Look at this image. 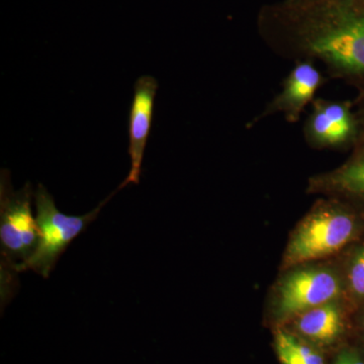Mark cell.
<instances>
[{
  "label": "cell",
  "mask_w": 364,
  "mask_h": 364,
  "mask_svg": "<svg viewBox=\"0 0 364 364\" xmlns=\"http://www.w3.org/2000/svg\"><path fill=\"white\" fill-rule=\"evenodd\" d=\"M358 109L356 111V114H358L359 123V138L355 148H364V97H358Z\"/></svg>",
  "instance_id": "obj_13"
},
{
  "label": "cell",
  "mask_w": 364,
  "mask_h": 364,
  "mask_svg": "<svg viewBox=\"0 0 364 364\" xmlns=\"http://www.w3.org/2000/svg\"><path fill=\"white\" fill-rule=\"evenodd\" d=\"M324 80L322 73L314 65L312 60H299L293 70L284 79L282 91L256 119L259 121L262 117L280 112L289 123H296L306 105L313 102L316 92Z\"/></svg>",
  "instance_id": "obj_8"
},
{
  "label": "cell",
  "mask_w": 364,
  "mask_h": 364,
  "mask_svg": "<svg viewBox=\"0 0 364 364\" xmlns=\"http://www.w3.org/2000/svg\"><path fill=\"white\" fill-rule=\"evenodd\" d=\"M156 78L150 75L141 76L134 85V97L129 116V155L131 169L128 176L119 188H124L130 183L139 184L144 153L152 126L154 100L158 90Z\"/></svg>",
  "instance_id": "obj_7"
},
{
  "label": "cell",
  "mask_w": 364,
  "mask_h": 364,
  "mask_svg": "<svg viewBox=\"0 0 364 364\" xmlns=\"http://www.w3.org/2000/svg\"><path fill=\"white\" fill-rule=\"evenodd\" d=\"M275 345L287 349L294 358L305 364H324L322 356L312 350L310 347L301 343L294 337L287 333L279 331L275 338Z\"/></svg>",
  "instance_id": "obj_12"
},
{
  "label": "cell",
  "mask_w": 364,
  "mask_h": 364,
  "mask_svg": "<svg viewBox=\"0 0 364 364\" xmlns=\"http://www.w3.org/2000/svg\"><path fill=\"white\" fill-rule=\"evenodd\" d=\"M121 189L117 188L87 214L70 215L60 212L51 193L40 183L33 196L37 210L36 219L40 229V240L33 255L18 268V273L33 270L44 279H48L71 242L83 233L91 223L95 221L102 208Z\"/></svg>",
  "instance_id": "obj_4"
},
{
  "label": "cell",
  "mask_w": 364,
  "mask_h": 364,
  "mask_svg": "<svg viewBox=\"0 0 364 364\" xmlns=\"http://www.w3.org/2000/svg\"><path fill=\"white\" fill-rule=\"evenodd\" d=\"M360 1H361V2H363V4H364V0H360Z\"/></svg>",
  "instance_id": "obj_16"
},
{
  "label": "cell",
  "mask_w": 364,
  "mask_h": 364,
  "mask_svg": "<svg viewBox=\"0 0 364 364\" xmlns=\"http://www.w3.org/2000/svg\"><path fill=\"white\" fill-rule=\"evenodd\" d=\"M277 346V354H279V358L280 363L282 364H305L301 363V361L298 360L296 358H294L287 349L282 348V347Z\"/></svg>",
  "instance_id": "obj_15"
},
{
  "label": "cell",
  "mask_w": 364,
  "mask_h": 364,
  "mask_svg": "<svg viewBox=\"0 0 364 364\" xmlns=\"http://www.w3.org/2000/svg\"><path fill=\"white\" fill-rule=\"evenodd\" d=\"M314 188L341 196L361 214L364 213V148H355L353 155L331 173L318 177Z\"/></svg>",
  "instance_id": "obj_9"
},
{
  "label": "cell",
  "mask_w": 364,
  "mask_h": 364,
  "mask_svg": "<svg viewBox=\"0 0 364 364\" xmlns=\"http://www.w3.org/2000/svg\"><path fill=\"white\" fill-rule=\"evenodd\" d=\"M341 293L336 275L325 269H301L284 279L279 289L277 314L289 318L329 303Z\"/></svg>",
  "instance_id": "obj_6"
},
{
  "label": "cell",
  "mask_w": 364,
  "mask_h": 364,
  "mask_svg": "<svg viewBox=\"0 0 364 364\" xmlns=\"http://www.w3.org/2000/svg\"><path fill=\"white\" fill-rule=\"evenodd\" d=\"M304 134L313 147L355 148L359 138L358 114L351 102L318 98L313 102Z\"/></svg>",
  "instance_id": "obj_5"
},
{
  "label": "cell",
  "mask_w": 364,
  "mask_h": 364,
  "mask_svg": "<svg viewBox=\"0 0 364 364\" xmlns=\"http://www.w3.org/2000/svg\"><path fill=\"white\" fill-rule=\"evenodd\" d=\"M360 213L350 205L327 203L304 220L291 237L287 265L317 260L338 252L358 236Z\"/></svg>",
  "instance_id": "obj_3"
},
{
  "label": "cell",
  "mask_w": 364,
  "mask_h": 364,
  "mask_svg": "<svg viewBox=\"0 0 364 364\" xmlns=\"http://www.w3.org/2000/svg\"><path fill=\"white\" fill-rule=\"evenodd\" d=\"M299 331L314 341L330 343L342 329L341 314L334 304H325L301 314Z\"/></svg>",
  "instance_id": "obj_10"
},
{
  "label": "cell",
  "mask_w": 364,
  "mask_h": 364,
  "mask_svg": "<svg viewBox=\"0 0 364 364\" xmlns=\"http://www.w3.org/2000/svg\"><path fill=\"white\" fill-rule=\"evenodd\" d=\"M308 60L324 62L332 75L355 86L364 97V4L331 0L318 9L296 36Z\"/></svg>",
  "instance_id": "obj_1"
},
{
  "label": "cell",
  "mask_w": 364,
  "mask_h": 364,
  "mask_svg": "<svg viewBox=\"0 0 364 364\" xmlns=\"http://www.w3.org/2000/svg\"><path fill=\"white\" fill-rule=\"evenodd\" d=\"M35 193L30 182L14 191L6 169L0 176V247H1L2 299L11 286L18 268L35 252L40 229L33 218L32 200Z\"/></svg>",
  "instance_id": "obj_2"
},
{
  "label": "cell",
  "mask_w": 364,
  "mask_h": 364,
  "mask_svg": "<svg viewBox=\"0 0 364 364\" xmlns=\"http://www.w3.org/2000/svg\"><path fill=\"white\" fill-rule=\"evenodd\" d=\"M347 286L352 298L364 301V242L356 247L347 269Z\"/></svg>",
  "instance_id": "obj_11"
},
{
  "label": "cell",
  "mask_w": 364,
  "mask_h": 364,
  "mask_svg": "<svg viewBox=\"0 0 364 364\" xmlns=\"http://www.w3.org/2000/svg\"><path fill=\"white\" fill-rule=\"evenodd\" d=\"M336 364H364V363L354 352H344L337 359Z\"/></svg>",
  "instance_id": "obj_14"
}]
</instances>
